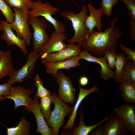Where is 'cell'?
Segmentation results:
<instances>
[{
    "label": "cell",
    "mask_w": 135,
    "mask_h": 135,
    "mask_svg": "<svg viewBox=\"0 0 135 135\" xmlns=\"http://www.w3.org/2000/svg\"><path fill=\"white\" fill-rule=\"evenodd\" d=\"M118 21L117 17H114L110 21V26L104 27L103 32L93 30L82 48L92 55L100 58L109 50H116L118 40L122 36L120 28L115 26Z\"/></svg>",
    "instance_id": "6da1fadb"
},
{
    "label": "cell",
    "mask_w": 135,
    "mask_h": 135,
    "mask_svg": "<svg viewBox=\"0 0 135 135\" xmlns=\"http://www.w3.org/2000/svg\"><path fill=\"white\" fill-rule=\"evenodd\" d=\"M87 6L84 4L81 11L75 14L72 11H66L60 12V15L65 20H70L74 31V34L71 38L66 40L69 43L77 44L81 48L89 36L88 30L85 24V21L88 14Z\"/></svg>",
    "instance_id": "7a4b0ae2"
},
{
    "label": "cell",
    "mask_w": 135,
    "mask_h": 135,
    "mask_svg": "<svg viewBox=\"0 0 135 135\" xmlns=\"http://www.w3.org/2000/svg\"><path fill=\"white\" fill-rule=\"evenodd\" d=\"M59 10V7L54 6L47 2L43 3L38 0L32 2V7L28 13V16L30 17H43L53 26L56 32L65 33L66 30L64 24L52 16Z\"/></svg>",
    "instance_id": "3957f363"
},
{
    "label": "cell",
    "mask_w": 135,
    "mask_h": 135,
    "mask_svg": "<svg viewBox=\"0 0 135 135\" xmlns=\"http://www.w3.org/2000/svg\"><path fill=\"white\" fill-rule=\"evenodd\" d=\"M51 94L54 108L51 112L46 122L48 126L52 128L53 135H57L65 117L72 112L73 107L68 106L62 100L56 93H53Z\"/></svg>",
    "instance_id": "277c9868"
},
{
    "label": "cell",
    "mask_w": 135,
    "mask_h": 135,
    "mask_svg": "<svg viewBox=\"0 0 135 135\" xmlns=\"http://www.w3.org/2000/svg\"><path fill=\"white\" fill-rule=\"evenodd\" d=\"M28 21L33 30V50L38 53L49 39L46 31L48 23L44 18L40 17H30L28 16Z\"/></svg>",
    "instance_id": "5b68a950"
},
{
    "label": "cell",
    "mask_w": 135,
    "mask_h": 135,
    "mask_svg": "<svg viewBox=\"0 0 135 135\" xmlns=\"http://www.w3.org/2000/svg\"><path fill=\"white\" fill-rule=\"evenodd\" d=\"M14 19L10 23L12 29L14 30L16 35L25 42L27 46L30 44L32 33L28 21V11L16 8H13Z\"/></svg>",
    "instance_id": "8992f818"
},
{
    "label": "cell",
    "mask_w": 135,
    "mask_h": 135,
    "mask_svg": "<svg viewBox=\"0 0 135 135\" xmlns=\"http://www.w3.org/2000/svg\"><path fill=\"white\" fill-rule=\"evenodd\" d=\"M40 56L38 52L33 50L26 57L27 62L20 69L15 70L7 82L12 85L16 82H22L27 78H31L35 68V63Z\"/></svg>",
    "instance_id": "52a82bcc"
},
{
    "label": "cell",
    "mask_w": 135,
    "mask_h": 135,
    "mask_svg": "<svg viewBox=\"0 0 135 135\" xmlns=\"http://www.w3.org/2000/svg\"><path fill=\"white\" fill-rule=\"evenodd\" d=\"M58 84V96L64 102L73 104L75 102L76 89L70 78L62 71L58 72L56 77Z\"/></svg>",
    "instance_id": "ba28073f"
},
{
    "label": "cell",
    "mask_w": 135,
    "mask_h": 135,
    "mask_svg": "<svg viewBox=\"0 0 135 135\" xmlns=\"http://www.w3.org/2000/svg\"><path fill=\"white\" fill-rule=\"evenodd\" d=\"M81 48L77 44H69L64 48L57 52L43 54L41 55V62L44 65L48 63L65 60L78 56L82 51Z\"/></svg>",
    "instance_id": "9c48e42d"
},
{
    "label": "cell",
    "mask_w": 135,
    "mask_h": 135,
    "mask_svg": "<svg viewBox=\"0 0 135 135\" xmlns=\"http://www.w3.org/2000/svg\"><path fill=\"white\" fill-rule=\"evenodd\" d=\"M33 94V91L30 88L17 86H12L9 94L4 96L5 99H10L14 101L15 110L20 106H29L33 100L30 96Z\"/></svg>",
    "instance_id": "30bf717a"
},
{
    "label": "cell",
    "mask_w": 135,
    "mask_h": 135,
    "mask_svg": "<svg viewBox=\"0 0 135 135\" xmlns=\"http://www.w3.org/2000/svg\"><path fill=\"white\" fill-rule=\"evenodd\" d=\"M25 108L26 110L32 113L34 116L37 124L36 132L42 135H53L52 128L47 125L41 112L38 98L35 96L32 104Z\"/></svg>",
    "instance_id": "8fae6325"
},
{
    "label": "cell",
    "mask_w": 135,
    "mask_h": 135,
    "mask_svg": "<svg viewBox=\"0 0 135 135\" xmlns=\"http://www.w3.org/2000/svg\"><path fill=\"white\" fill-rule=\"evenodd\" d=\"M78 58L79 60L83 59L88 62L98 63L100 65L101 68L99 70V72L103 80L106 81L110 78L114 79V72L108 67L106 59L104 56L100 58L96 57L84 50L81 51Z\"/></svg>",
    "instance_id": "7c38bea8"
},
{
    "label": "cell",
    "mask_w": 135,
    "mask_h": 135,
    "mask_svg": "<svg viewBox=\"0 0 135 135\" xmlns=\"http://www.w3.org/2000/svg\"><path fill=\"white\" fill-rule=\"evenodd\" d=\"M0 24L2 34L0 36L1 39L6 42L8 46L16 45L22 50L23 54L26 55L28 52L26 44L22 39L17 36L13 32L10 24L6 20H0Z\"/></svg>",
    "instance_id": "4fadbf2b"
},
{
    "label": "cell",
    "mask_w": 135,
    "mask_h": 135,
    "mask_svg": "<svg viewBox=\"0 0 135 135\" xmlns=\"http://www.w3.org/2000/svg\"><path fill=\"white\" fill-rule=\"evenodd\" d=\"M68 39L66 33L58 32L54 30L48 42L38 52V54L41 56L45 52L54 53L63 50L67 46L64 41Z\"/></svg>",
    "instance_id": "5bb4252c"
},
{
    "label": "cell",
    "mask_w": 135,
    "mask_h": 135,
    "mask_svg": "<svg viewBox=\"0 0 135 135\" xmlns=\"http://www.w3.org/2000/svg\"><path fill=\"white\" fill-rule=\"evenodd\" d=\"M134 106L126 104L115 108L114 110L122 120L128 131L135 134V114Z\"/></svg>",
    "instance_id": "9a60e30c"
},
{
    "label": "cell",
    "mask_w": 135,
    "mask_h": 135,
    "mask_svg": "<svg viewBox=\"0 0 135 135\" xmlns=\"http://www.w3.org/2000/svg\"><path fill=\"white\" fill-rule=\"evenodd\" d=\"M103 126V135H126L128 130L122 119L116 114H112Z\"/></svg>",
    "instance_id": "2e32d148"
},
{
    "label": "cell",
    "mask_w": 135,
    "mask_h": 135,
    "mask_svg": "<svg viewBox=\"0 0 135 135\" xmlns=\"http://www.w3.org/2000/svg\"><path fill=\"white\" fill-rule=\"evenodd\" d=\"M78 56H74L66 60L57 62L48 63L44 65L46 73L52 74L56 78L58 70L61 69L68 70L72 68H76L81 66L79 62Z\"/></svg>",
    "instance_id": "e0dca14e"
},
{
    "label": "cell",
    "mask_w": 135,
    "mask_h": 135,
    "mask_svg": "<svg viewBox=\"0 0 135 135\" xmlns=\"http://www.w3.org/2000/svg\"><path fill=\"white\" fill-rule=\"evenodd\" d=\"M87 7L90 15L86 18L85 24L88 30L89 36L96 27H97L98 31L102 32L103 25L101 21V16L103 14V12L101 8L98 9L94 8L91 2L88 4Z\"/></svg>",
    "instance_id": "ac0fdd59"
},
{
    "label": "cell",
    "mask_w": 135,
    "mask_h": 135,
    "mask_svg": "<svg viewBox=\"0 0 135 135\" xmlns=\"http://www.w3.org/2000/svg\"><path fill=\"white\" fill-rule=\"evenodd\" d=\"M79 93L76 102L72 111V114L64 129L70 132L74 126L76 118L77 113L80 104L83 100L89 94L98 92L99 88L97 86H94L90 88L85 89L79 86Z\"/></svg>",
    "instance_id": "d6986e66"
},
{
    "label": "cell",
    "mask_w": 135,
    "mask_h": 135,
    "mask_svg": "<svg viewBox=\"0 0 135 135\" xmlns=\"http://www.w3.org/2000/svg\"><path fill=\"white\" fill-rule=\"evenodd\" d=\"M15 70L10 51L4 52L0 59V80L6 76H10Z\"/></svg>",
    "instance_id": "ffe728a7"
},
{
    "label": "cell",
    "mask_w": 135,
    "mask_h": 135,
    "mask_svg": "<svg viewBox=\"0 0 135 135\" xmlns=\"http://www.w3.org/2000/svg\"><path fill=\"white\" fill-rule=\"evenodd\" d=\"M120 90L122 98L128 103L135 102V82L128 80L120 81Z\"/></svg>",
    "instance_id": "44dd1931"
},
{
    "label": "cell",
    "mask_w": 135,
    "mask_h": 135,
    "mask_svg": "<svg viewBox=\"0 0 135 135\" xmlns=\"http://www.w3.org/2000/svg\"><path fill=\"white\" fill-rule=\"evenodd\" d=\"M82 108L80 112V119L79 125L78 127H73L70 132L73 135H88L92 130L100 126L104 122L106 121L109 116H107L100 122L94 124L87 126L84 123V116L82 112Z\"/></svg>",
    "instance_id": "7402d4cb"
},
{
    "label": "cell",
    "mask_w": 135,
    "mask_h": 135,
    "mask_svg": "<svg viewBox=\"0 0 135 135\" xmlns=\"http://www.w3.org/2000/svg\"><path fill=\"white\" fill-rule=\"evenodd\" d=\"M30 122L22 117L16 126L6 128L7 133L8 135H29L30 134Z\"/></svg>",
    "instance_id": "603a6c76"
},
{
    "label": "cell",
    "mask_w": 135,
    "mask_h": 135,
    "mask_svg": "<svg viewBox=\"0 0 135 135\" xmlns=\"http://www.w3.org/2000/svg\"><path fill=\"white\" fill-rule=\"evenodd\" d=\"M126 4L128 10V13L130 17V36L135 41V0H121Z\"/></svg>",
    "instance_id": "cb8c5ba5"
},
{
    "label": "cell",
    "mask_w": 135,
    "mask_h": 135,
    "mask_svg": "<svg viewBox=\"0 0 135 135\" xmlns=\"http://www.w3.org/2000/svg\"><path fill=\"white\" fill-rule=\"evenodd\" d=\"M128 60L124 52L117 54L114 72V79L118 83L122 80V75L123 69L126 62Z\"/></svg>",
    "instance_id": "d4e9b609"
},
{
    "label": "cell",
    "mask_w": 135,
    "mask_h": 135,
    "mask_svg": "<svg viewBox=\"0 0 135 135\" xmlns=\"http://www.w3.org/2000/svg\"><path fill=\"white\" fill-rule=\"evenodd\" d=\"M122 80L135 82V63L128 60L126 62L122 71Z\"/></svg>",
    "instance_id": "484cf974"
},
{
    "label": "cell",
    "mask_w": 135,
    "mask_h": 135,
    "mask_svg": "<svg viewBox=\"0 0 135 135\" xmlns=\"http://www.w3.org/2000/svg\"><path fill=\"white\" fill-rule=\"evenodd\" d=\"M52 102V97L51 94L40 98V106L46 122L50 115L51 112L50 106Z\"/></svg>",
    "instance_id": "4316f807"
},
{
    "label": "cell",
    "mask_w": 135,
    "mask_h": 135,
    "mask_svg": "<svg viewBox=\"0 0 135 135\" xmlns=\"http://www.w3.org/2000/svg\"><path fill=\"white\" fill-rule=\"evenodd\" d=\"M11 8L28 11L32 7V0H5Z\"/></svg>",
    "instance_id": "83f0119b"
},
{
    "label": "cell",
    "mask_w": 135,
    "mask_h": 135,
    "mask_svg": "<svg viewBox=\"0 0 135 135\" xmlns=\"http://www.w3.org/2000/svg\"><path fill=\"white\" fill-rule=\"evenodd\" d=\"M34 84L37 88L35 96L38 98L50 95V91L47 89L43 84V82L40 78L38 74H36L34 78Z\"/></svg>",
    "instance_id": "f1b7e54d"
},
{
    "label": "cell",
    "mask_w": 135,
    "mask_h": 135,
    "mask_svg": "<svg viewBox=\"0 0 135 135\" xmlns=\"http://www.w3.org/2000/svg\"><path fill=\"white\" fill-rule=\"evenodd\" d=\"M11 8L5 0H0V10L6 21L9 23L12 22L14 19V13Z\"/></svg>",
    "instance_id": "f546056e"
},
{
    "label": "cell",
    "mask_w": 135,
    "mask_h": 135,
    "mask_svg": "<svg viewBox=\"0 0 135 135\" xmlns=\"http://www.w3.org/2000/svg\"><path fill=\"white\" fill-rule=\"evenodd\" d=\"M119 0H102L101 7L103 14L108 17H110L112 14L114 6L118 3Z\"/></svg>",
    "instance_id": "4dcf8cb0"
},
{
    "label": "cell",
    "mask_w": 135,
    "mask_h": 135,
    "mask_svg": "<svg viewBox=\"0 0 135 135\" xmlns=\"http://www.w3.org/2000/svg\"><path fill=\"white\" fill-rule=\"evenodd\" d=\"M116 50H110L105 54L104 56L106 59L108 66L111 69L115 68L117 54Z\"/></svg>",
    "instance_id": "1f68e13d"
},
{
    "label": "cell",
    "mask_w": 135,
    "mask_h": 135,
    "mask_svg": "<svg viewBox=\"0 0 135 135\" xmlns=\"http://www.w3.org/2000/svg\"><path fill=\"white\" fill-rule=\"evenodd\" d=\"M12 85L7 82L0 84V101L5 100L4 96L9 94Z\"/></svg>",
    "instance_id": "d6a6232c"
},
{
    "label": "cell",
    "mask_w": 135,
    "mask_h": 135,
    "mask_svg": "<svg viewBox=\"0 0 135 135\" xmlns=\"http://www.w3.org/2000/svg\"><path fill=\"white\" fill-rule=\"evenodd\" d=\"M119 46L122 50L126 54L128 60L135 63V50H132L121 43Z\"/></svg>",
    "instance_id": "836d02e7"
},
{
    "label": "cell",
    "mask_w": 135,
    "mask_h": 135,
    "mask_svg": "<svg viewBox=\"0 0 135 135\" xmlns=\"http://www.w3.org/2000/svg\"><path fill=\"white\" fill-rule=\"evenodd\" d=\"M100 126L96 127V129L91 133L90 135H103L104 131L103 126Z\"/></svg>",
    "instance_id": "e575fe53"
},
{
    "label": "cell",
    "mask_w": 135,
    "mask_h": 135,
    "mask_svg": "<svg viewBox=\"0 0 135 135\" xmlns=\"http://www.w3.org/2000/svg\"><path fill=\"white\" fill-rule=\"evenodd\" d=\"M79 83L80 85L82 86H87L88 84L89 80L88 78L84 76H80L79 80Z\"/></svg>",
    "instance_id": "d590c367"
},
{
    "label": "cell",
    "mask_w": 135,
    "mask_h": 135,
    "mask_svg": "<svg viewBox=\"0 0 135 135\" xmlns=\"http://www.w3.org/2000/svg\"><path fill=\"white\" fill-rule=\"evenodd\" d=\"M4 52L0 49V59L3 55Z\"/></svg>",
    "instance_id": "8d00e7d4"
},
{
    "label": "cell",
    "mask_w": 135,
    "mask_h": 135,
    "mask_svg": "<svg viewBox=\"0 0 135 135\" xmlns=\"http://www.w3.org/2000/svg\"><path fill=\"white\" fill-rule=\"evenodd\" d=\"M72 0V1L73 2H74V3L75 4H76V5H78L76 3H75L73 0Z\"/></svg>",
    "instance_id": "74e56055"
},
{
    "label": "cell",
    "mask_w": 135,
    "mask_h": 135,
    "mask_svg": "<svg viewBox=\"0 0 135 135\" xmlns=\"http://www.w3.org/2000/svg\"><path fill=\"white\" fill-rule=\"evenodd\" d=\"M2 31V30H1V25L0 24V31Z\"/></svg>",
    "instance_id": "f35d334b"
}]
</instances>
